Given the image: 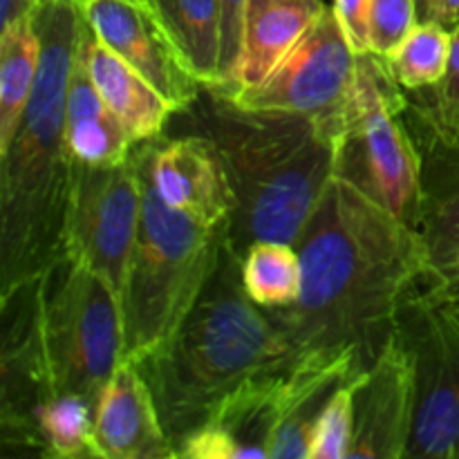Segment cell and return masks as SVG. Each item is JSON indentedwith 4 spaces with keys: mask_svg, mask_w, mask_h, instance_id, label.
<instances>
[{
    "mask_svg": "<svg viewBox=\"0 0 459 459\" xmlns=\"http://www.w3.org/2000/svg\"><path fill=\"white\" fill-rule=\"evenodd\" d=\"M303 290L269 309L296 354L352 350L370 370L397 332L403 299L429 269L415 229L332 178L299 242Z\"/></svg>",
    "mask_w": 459,
    "mask_h": 459,
    "instance_id": "6da1fadb",
    "label": "cell"
},
{
    "mask_svg": "<svg viewBox=\"0 0 459 459\" xmlns=\"http://www.w3.org/2000/svg\"><path fill=\"white\" fill-rule=\"evenodd\" d=\"M36 27L43 54L34 92L12 143L0 152V296L67 258L74 157L65 139V97L83 27L81 3L45 0L36 7Z\"/></svg>",
    "mask_w": 459,
    "mask_h": 459,
    "instance_id": "7a4b0ae2",
    "label": "cell"
},
{
    "mask_svg": "<svg viewBox=\"0 0 459 459\" xmlns=\"http://www.w3.org/2000/svg\"><path fill=\"white\" fill-rule=\"evenodd\" d=\"M296 357L294 345L269 309L247 294L242 255L233 249L227 231L200 299L178 332L137 366L178 451L238 385L285 370Z\"/></svg>",
    "mask_w": 459,
    "mask_h": 459,
    "instance_id": "3957f363",
    "label": "cell"
},
{
    "mask_svg": "<svg viewBox=\"0 0 459 459\" xmlns=\"http://www.w3.org/2000/svg\"><path fill=\"white\" fill-rule=\"evenodd\" d=\"M222 155L238 206L229 240L240 255L254 242L296 245L334 178V137L312 117L249 110L218 88H202L179 112Z\"/></svg>",
    "mask_w": 459,
    "mask_h": 459,
    "instance_id": "277c9868",
    "label": "cell"
},
{
    "mask_svg": "<svg viewBox=\"0 0 459 459\" xmlns=\"http://www.w3.org/2000/svg\"><path fill=\"white\" fill-rule=\"evenodd\" d=\"M152 139L134 146L142 220L119 303L126 359L139 363L178 332L218 264L229 222L206 227L161 200L151 175Z\"/></svg>",
    "mask_w": 459,
    "mask_h": 459,
    "instance_id": "5b68a950",
    "label": "cell"
},
{
    "mask_svg": "<svg viewBox=\"0 0 459 459\" xmlns=\"http://www.w3.org/2000/svg\"><path fill=\"white\" fill-rule=\"evenodd\" d=\"M403 99L388 61L361 54L352 94L327 130L334 137V178L415 229L421 161L403 119Z\"/></svg>",
    "mask_w": 459,
    "mask_h": 459,
    "instance_id": "8992f818",
    "label": "cell"
},
{
    "mask_svg": "<svg viewBox=\"0 0 459 459\" xmlns=\"http://www.w3.org/2000/svg\"><path fill=\"white\" fill-rule=\"evenodd\" d=\"M40 343L54 393L79 394L97 408L126 359L119 294L101 276L65 258L43 281Z\"/></svg>",
    "mask_w": 459,
    "mask_h": 459,
    "instance_id": "52a82bcc",
    "label": "cell"
},
{
    "mask_svg": "<svg viewBox=\"0 0 459 459\" xmlns=\"http://www.w3.org/2000/svg\"><path fill=\"white\" fill-rule=\"evenodd\" d=\"M417 372V417L408 457L459 459V269L429 267L397 316Z\"/></svg>",
    "mask_w": 459,
    "mask_h": 459,
    "instance_id": "ba28073f",
    "label": "cell"
},
{
    "mask_svg": "<svg viewBox=\"0 0 459 459\" xmlns=\"http://www.w3.org/2000/svg\"><path fill=\"white\" fill-rule=\"evenodd\" d=\"M142 220L137 155L121 164L88 166L74 160L65 222V255L101 276L117 294Z\"/></svg>",
    "mask_w": 459,
    "mask_h": 459,
    "instance_id": "9c48e42d",
    "label": "cell"
},
{
    "mask_svg": "<svg viewBox=\"0 0 459 459\" xmlns=\"http://www.w3.org/2000/svg\"><path fill=\"white\" fill-rule=\"evenodd\" d=\"M357 74L359 54L334 9L327 7L260 83L218 90L249 110L296 112L327 128L352 94Z\"/></svg>",
    "mask_w": 459,
    "mask_h": 459,
    "instance_id": "30bf717a",
    "label": "cell"
},
{
    "mask_svg": "<svg viewBox=\"0 0 459 459\" xmlns=\"http://www.w3.org/2000/svg\"><path fill=\"white\" fill-rule=\"evenodd\" d=\"M81 9L99 43L151 81L178 115L195 103L202 83L148 0H85Z\"/></svg>",
    "mask_w": 459,
    "mask_h": 459,
    "instance_id": "8fae6325",
    "label": "cell"
},
{
    "mask_svg": "<svg viewBox=\"0 0 459 459\" xmlns=\"http://www.w3.org/2000/svg\"><path fill=\"white\" fill-rule=\"evenodd\" d=\"M415 417V359L394 332L375 366L354 388V437L350 459L408 457Z\"/></svg>",
    "mask_w": 459,
    "mask_h": 459,
    "instance_id": "7c38bea8",
    "label": "cell"
},
{
    "mask_svg": "<svg viewBox=\"0 0 459 459\" xmlns=\"http://www.w3.org/2000/svg\"><path fill=\"white\" fill-rule=\"evenodd\" d=\"M151 175L161 200L206 227L229 222L236 211V191L222 155L204 134L152 139Z\"/></svg>",
    "mask_w": 459,
    "mask_h": 459,
    "instance_id": "4fadbf2b",
    "label": "cell"
},
{
    "mask_svg": "<svg viewBox=\"0 0 459 459\" xmlns=\"http://www.w3.org/2000/svg\"><path fill=\"white\" fill-rule=\"evenodd\" d=\"M285 370L254 377L229 393L204 424L179 444L178 457L267 459L281 421Z\"/></svg>",
    "mask_w": 459,
    "mask_h": 459,
    "instance_id": "5bb4252c",
    "label": "cell"
},
{
    "mask_svg": "<svg viewBox=\"0 0 459 459\" xmlns=\"http://www.w3.org/2000/svg\"><path fill=\"white\" fill-rule=\"evenodd\" d=\"M402 112L421 161L415 233L424 247L429 267L459 269V137L448 139L439 134L408 99H403Z\"/></svg>",
    "mask_w": 459,
    "mask_h": 459,
    "instance_id": "9a60e30c",
    "label": "cell"
},
{
    "mask_svg": "<svg viewBox=\"0 0 459 459\" xmlns=\"http://www.w3.org/2000/svg\"><path fill=\"white\" fill-rule=\"evenodd\" d=\"M94 457L99 459H175L155 397L142 368L124 359L103 388L94 408Z\"/></svg>",
    "mask_w": 459,
    "mask_h": 459,
    "instance_id": "2e32d148",
    "label": "cell"
},
{
    "mask_svg": "<svg viewBox=\"0 0 459 459\" xmlns=\"http://www.w3.org/2000/svg\"><path fill=\"white\" fill-rule=\"evenodd\" d=\"M366 372L352 350L300 352L285 370L281 390V421L269 459L312 457L314 429L332 394Z\"/></svg>",
    "mask_w": 459,
    "mask_h": 459,
    "instance_id": "e0dca14e",
    "label": "cell"
},
{
    "mask_svg": "<svg viewBox=\"0 0 459 459\" xmlns=\"http://www.w3.org/2000/svg\"><path fill=\"white\" fill-rule=\"evenodd\" d=\"M79 48L88 63L90 76L97 85L112 115L121 121L134 143L161 137L178 110L166 101L164 94L143 79L124 58L101 45L83 16Z\"/></svg>",
    "mask_w": 459,
    "mask_h": 459,
    "instance_id": "ac0fdd59",
    "label": "cell"
},
{
    "mask_svg": "<svg viewBox=\"0 0 459 459\" xmlns=\"http://www.w3.org/2000/svg\"><path fill=\"white\" fill-rule=\"evenodd\" d=\"M325 9L323 0H249L238 74L229 88L260 83Z\"/></svg>",
    "mask_w": 459,
    "mask_h": 459,
    "instance_id": "d6986e66",
    "label": "cell"
},
{
    "mask_svg": "<svg viewBox=\"0 0 459 459\" xmlns=\"http://www.w3.org/2000/svg\"><path fill=\"white\" fill-rule=\"evenodd\" d=\"M65 139L72 157L88 166L121 164L137 146L99 94L79 45L67 79Z\"/></svg>",
    "mask_w": 459,
    "mask_h": 459,
    "instance_id": "ffe728a7",
    "label": "cell"
},
{
    "mask_svg": "<svg viewBox=\"0 0 459 459\" xmlns=\"http://www.w3.org/2000/svg\"><path fill=\"white\" fill-rule=\"evenodd\" d=\"M151 4L202 88L222 85L220 0H151Z\"/></svg>",
    "mask_w": 459,
    "mask_h": 459,
    "instance_id": "44dd1931",
    "label": "cell"
},
{
    "mask_svg": "<svg viewBox=\"0 0 459 459\" xmlns=\"http://www.w3.org/2000/svg\"><path fill=\"white\" fill-rule=\"evenodd\" d=\"M36 12L0 30V152L12 143L40 70Z\"/></svg>",
    "mask_w": 459,
    "mask_h": 459,
    "instance_id": "7402d4cb",
    "label": "cell"
},
{
    "mask_svg": "<svg viewBox=\"0 0 459 459\" xmlns=\"http://www.w3.org/2000/svg\"><path fill=\"white\" fill-rule=\"evenodd\" d=\"M94 406L79 394L52 393L31 415V451L40 457H94Z\"/></svg>",
    "mask_w": 459,
    "mask_h": 459,
    "instance_id": "603a6c76",
    "label": "cell"
},
{
    "mask_svg": "<svg viewBox=\"0 0 459 459\" xmlns=\"http://www.w3.org/2000/svg\"><path fill=\"white\" fill-rule=\"evenodd\" d=\"M242 282L260 307L278 309L294 305L303 290V264L294 245L260 240L242 255Z\"/></svg>",
    "mask_w": 459,
    "mask_h": 459,
    "instance_id": "cb8c5ba5",
    "label": "cell"
},
{
    "mask_svg": "<svg viewBox=\"0 0 459 459\" xmlns=\"http://www.w3.org/2000/svg\"><path fill=\"white\" fill-rule=\"evenodd\" d=\"M451 39V30L439 22H420L397 52L385 58L394 81L411 92L437 85L446 74Z\"/></svg>",
    "mask_w": 459,
    "mask_h": 459,
    "instance_id": "d4e9b609",
    "label": "cell"
},
{
    "mask_svg": "<svg viewBox=\"0 0 459 459\" xmlns=\"http://www.w3.org/2000/svg\"><path fill=\"white\" fill-rule=\"evenodd\" d=\"M451 56L446 74L437 85L424 90H406V99L439 134L459 137V25L451 31Z\"/></svg>",
    "mask_w": 459,
    "mask_h": 459,
    "instance_id": "484cf974",
    "label": "cell"
},
{
    "mask_svg": "<svg viewBox=\"0 0 459 459\" xmlns=\"http://www.w3.org/2000/svg\"><path fill=\"white\" fill-rule=\"evenodd\" d=\"M354 388L357 381L345 384L332 394L314 429L309 459H350L354 437Z\"/></svg>",
    "mask_w": 459,
    "mask_h": 459,
    "instance_id": "4316f807",
    "label": "cell"
},
{
    "mask_svg": "<svg viewBox=\"0 0 459 459\" xmlns=\"http://www.w3.org/2000/svg\"><path fill=\"white\" fill-rule=\"evenodd\" d=\"M417 25V0H372L370 52L390 58Z\"/></svg>",
    "mask_w": 459,
    "mask_h": 459,
    "instance_id": "83f0119b",
    "label": "cell"
},
{
    "mask_svg": "<svg viewBox=\"0 0 459 459\" xmlns=\"http://www.w3.org/2000/svg\"><path fill=\"white\" fill-rule=\"evenodd\" d=\"M249 0H220L222 9V56H220V74L222 85H233L238 74V63L242 54V30H245V12Z\"/></svg>",
    "mask_w": 459,
    "mask_h": 459,
    "instance_id": "f1b7e54d",
    "label": "cell"
},
{
    "mask_svg": "<svg viewBox=\"0 0 459 459\" xmlns=\"http://www.w3.org/2000/svg\"><path fill=\"white\" fill-rule=\"evenodd\" d=\"M334 13L354 52L370 54L372 0H334Z\"/></svg>",
    "mask_w": 459,
    "mask_h": 459,
    "instance_id": "f546056e",
    "label": "cell"
},
{
    "mask_svg": "<svg viewBox=\"0 0 459 459\" xmlns=\"http://www.w3.org/2000/svg\"><path fill=\"white\" fill-rule=\"evenodd\" d=\"M435 22L446 30H455L459 25V0H435Z\"/></svg>",
    "mask_w": 459,
    "mask_h": 459,
    "instance_id": "4dcf8cb0",
    "label": "cell"
},
{
    "mask_svg": "<svg viewBox=\"0 0 459 459\" xmlns=\"http://www.w3.org/2000/svg\"><path fill=\"white\" fill-rule=\"evenodd\" d=\"M417 9H420V22L435 21V0H417Z\"/></svg>",
    "mask_w": 459,
    "mask_h": 459,
    "instance_id": "1f68e13d",
    "label": "cell"
},
{
    "mask_svg": "<svg viewBox=\"0 0 459 459\" xmlns=\"http://www.w3.org/2000/svg\"><path fill=\"white\" fill-rule=\"evenodd\" d=\"M31 3H36V4H40V3H45V0H31Z\"/></svg>",
    "mask_w": 459,
    "mask_h": 459,
    "instance_id": "d6a6232c",
    "label": "cell"
},
{
    "mask_svg": "<svg viewBox=\"0 0 459 459\" xmlns=\"http://www.w3.org/2000/svg\"><path fill=\"white\" fill-rule=\"evenodd\" d=\"M79 3H85V0H79ZM148 3H151V0H148Z\"/></svg>",
    "mask_w": 459,
    "mask_h": 459,
    "instance_id": "836d02e7",
    "label": "cell"
},
{
    "mask_svg": "<svg viewBox=\"0 0 459 459\" xmlns=\"http://www.w3.org/2000/svg\"><path fill=\"white\" fill-rule=\"evenodd\" d=\"M457 267H459V255H457Z\"/></svg>",
    "mask_w": 459,
    "mask_h": 459,
    "instance_id": "e575fe53",
    "label": "cell"
}]
</instances>
